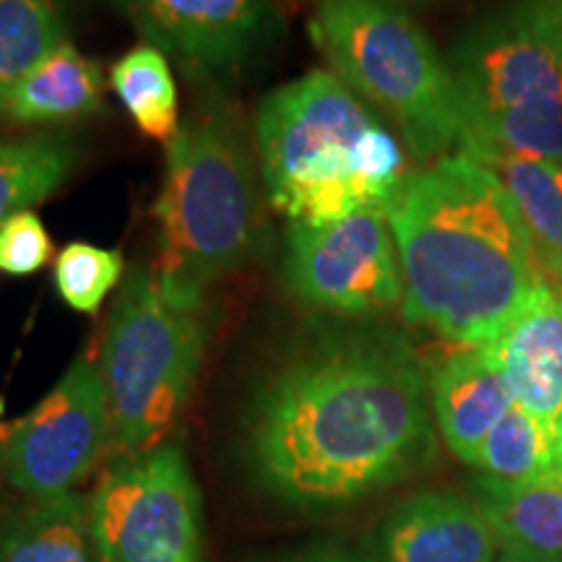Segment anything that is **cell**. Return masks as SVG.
Instances as JSON below:
<instances>
[{"mask_svg": "<svg viewBox=\"0 0 562 562\" xmlns=\"http://www.w3.org/2000/svg\"><path fill=\"white\" fill-rule=\"evenodd\" d=\"M476 503L501 539V547L562 552V482L513 487L482 476Z\"/></svg>", "mask_w": 562, "mask_h": 562, "instance_id": "cell-18", "label": "cell"}, {"mask_svg": "<svg viewBox=\"0 0 562 562\" xmlns=\"http://www.w3.org/2000/svg\"><path fill=\"white\" fill-rule=\"evenodd\" d=\"M550 3H554V9H558L560 16H562V0H550Z\"/></svg>", "mask_w": 562, "mask_h": 562, "instance_id": "cell-29", "label": "cell"}, {"mask_svg": "<svg viewBox=\"0 0 562 562\" xmlns=\"http://www.w3.org/2000/svg\"><path fill=\"white\" fill-rule=\"evenodd\" d=\"M427 381L442 440L463 463L476 467L490 430L513 404L508 381L484 347L453 351Z\"/></svg>", "mask_w": 562, "mask_h": 562, "instance_id": "cell-14", "label": "cell"}, {"mask_svg": "<svg viewBox=\"0 0 562 562\" xmlns=\"http://www.w3.org/2000/svg\"><path fill=\"white\" fill-rule=\"evenodd\" d=\"M277 562H372V560L347 550V547L318 544V547H307V550H300L294 554H286V558H281Z\"/></svg>", "mask_w": 562, "mask_h": 562, "instance_id": "cell-25", "label": "cell"}, {"mask_svg": "<svg viewBox=\"0 0 562 562\" xmlns=\"http://www.w3.org/2000/svg\"><path fill=\"white\" fill-rule=\"evenodd\" d=\"M430 381L404 334L321 323L269 372L248 417V461L284 503L357 501L435 456Z\"/></svg>", "mask_w": 562, "mask_h": 562, "instance_id": "cell-1", "label": "cell"}, {"mask_svg": "<svg viewBox=\"0 0 562 562\" xmlns=\"http://www.w3.org/2000/svg\"><path fill=\"white\" fill-rule=\"evenodd\" d=\"M112 438L110 402L100 364L79 357L58 385L0 440V469L13 487L34 497L74 492Z\"/></svg>", "mask_w": 562, "mask_h": 562, "instance_id": "cell-10", "label": "cell"}, {"mask_svg": "<svg viewBox=\"0 0 562 562\" xmlns=\"http://www.w3.org/2000/svg\"><path fill=\"white\" fill-rule=\"evenodd\" d=\"M463 157L495 175L510 195L544 273V266L562 252V161L526 159L505 151H472Z\"/></svg>", "mask_w": 562, "mask_h": 562, "instance_id": "cell-17", "label": "cell"}, {"mask_svg": "<svg viewBox=\"0 0 562 562\" xmlns=\"http://www.w3.org/2000/svg\"><path fill=\"white\" fill-rule=\"evenodd\" d=\"M201 311L203 305L172 297L149 266L123 281L102 339L100 372L112 440L128 456L161 446L191 398L206 347Z\"/></svg>", "mask_w": 562, "mask_h": 562, "instance_id": "cell-7", "label": "cell"}, {"mask_svg": "<svg viewBox=\"0 0 562 562\" xmlns=\"http://www.w3.org/2000/svg\"><path fill=\"white\" fill-rule=\"evenodd\" d=\"M383 3H391L396 5V9H404V11H417V9H427V5L438 3V0H383Z\"/></svg>", "mask_w": 562, "mask_h": 562, "instance_id": "cell-28", "label": "cell"}, {"mask_svg": "<svg viewBox=\"0 0 562 562\" xmlns=\"http://www.w3.org/2000/svg\"><path fill=\"white\" fill-rule=\"evenodd\" d=\"M560 469H562V432H560Z\"/></svg>", "mask_w": 562, "mask_h": 562, "instance_id": "cell-30", "label": "cell"}, {"mask_svg": "<svg viewBox=\"0 0 562 562\" xmlns=\"http://www.w3.org/2000/svg\"><path fill=\"white\" fill-rule=\"evenodd\" d=\"M459 89V154L505 151L562 161V16L521 0L476 19L448 53Z\"/></svg>", "mask_w": 562, "mask_h": 562, "instance_id": "cell-4", "label": "cell"}, {"mask_svg": "<svg viewBox=\"0 0 562 562\" xmlns=\"http://www.w3.org/2000/svg\"><path fill=\"white\" fill-rule=\"evenodd\" d=\"M378 552L381 562H497L501 539L480 503L430 490L389 513Z\"/></svg>", "mask_w": 562, "mask_h": 562, "instance_id": "cell-13", "label": "cell"}, {"mask_svg": "<svg viewBox=\"0 0 562 562\" xmlns=\"http://www.w3.org/2000/svg\"><path fill=\"white\" fill-rule=\"evenodd\" d=\"M100 562H201V490L178 442L128 456L91 497Z\"/></svg>", "mask_w": 562, "mask_h": 562, "instance_id": "cell-8", "label": "cell"}, {"mask_svg": "<svg viewBox=\"0 0 562 562\" xmlns=\"http://www.w3.org/2000/svg\"><path fill=\"white\" fill-rule=\"evenodd\" d=\"M389 222L404 271V321L461 347L497 339L547 284L510 195L463 154L409 175Z\"/></svg>", "mask_w": 562, "mask_h": 562, "instance_id": "cell-2", "label": "cell"}, {"mask_svg": "<svg viewBox=\"0 0 562 562\" xmlns=\"http://www.w3.org/2000/svg\"><path fill=\"white\" fill-rule=\"evenodd\" d=\"M157 277L182 302L203 305L214 281L248 261L261 232V195L243 133L224 112H203L167 144Z\"/></svg>", "mask_w": 562, "mask_h": 562, "instance_id": "cell-5", "label": "cell"}, {"mask_svg": "<svg viewBox=\"0 0 562 562\" xmlns=\"http://www.w3.org/2000/svg\"><path fill=\"white\" fill-rule=\"evenodd\" d=\"M53 258V240L34 211L24 209L0 224V271L9 277H30Z\"/></svg>", "mask_w": 562, "mask_h": 562, "instance_id": "cell-24", "label": "cell"}, {"mask_svg": "<svg viewBox=\"0 0 562 562\" xmlns=\"http://www.w3.org/2000/svg\"><path fill=\"white\" fill-rule=\"evenodd\" d=\"M518 402L542 425L560 461L562 294L542 284L503 334L484 344Z\"/></svg>", "mask_w": 562, "mask_h": 562, "instance_id": "cell-12", "label": "cell"}, {"mask_svg": "<svg viewBox=\"0 0 562 562\" xmlns=\"http://www.w3.org/2000/svg\"><path fill=\"white\" fill-rule=\"evenodd\" d=\"M311 32L334 74L396 123L414 157L461 146L453 74L409 11L383 0H318Z\"/></svg>", "mask_w": 562, "mask_h": 562, "instance_id": "cell-6", "label": "cell"}, {"mask_svg": "<svg viewBox=\"0 0 562 562\" xmlns=\"http://www.w3.org/2000/svg\"><path fill=\"white\" fill-rule=\"evenodd\" d=\"M121 250L97 248L91 243H70L55 261V286L63 302L76 313L94 315L123 277Z\"/></svg>", "mask_w": 562, "mask_h": 562, "instance_id": "cell-23", "label": "cell"}, {"mask_svg": "<svg viewBox=\"0 0 562 562\" xmlns=\"http://www.w3.org/2000/svg\"><path fill=\"white\" fill-rule=\"evenodd\" d=\"M256 149L271 206L305 227L362 209L389 214L406 178L398 140L334 70H311L266 97Z\"/></svg>", "mask_w": 562, "mask_h": 562, "instance_id": "cell-3", "label": "cell"}, {"mask_svg": "<svg viewBox=\"0 0 562 562\" xmlns=\"http://www.w3.org/2000/svg\"><path fill=\"white\" fill-rule=\"evenodd\" d=\"M286 292L336 318H370L404 302V271L383 209L326 227L290 224L281 258Z\"/></svg>", "mask_w": 562, "mask_h": 562, "instance_id": "cell-9", "label": "cell"}, {"mask_svg": "<svg viewBox=\"0 0 562 562\" xmlns=\"http://www.w3.org/2000/svg\"><path fill=\"white\" fill-rule=\"evenodd\" d=\"M110 87L144 136L170 144L180 131L178 87L159 47L138 45L125 53L110 70Z\"/></svg>", "mask_w": 562, "mask_h": 562, "instance_id": "cell-19", "label": "cell"}, {"mask_svg": "<svg viewBox=\"0 0 562 562\" xmlns=\"http://www.w3.org/2000/svg\"><path fill=\"white\" fill-rule=\"evenodd\" d=\"M63 42L60 0H0V108Z\"/></svg>", "mask_w": 562, "mask_h": 562, "instance_id": "cell-21", "label": "cell"}, {"mask_svg": "<svg viewBox=\"0 0 562 562\" xmlns=\"http://www.w3.org/2000/svg\"><path fill=\"white\" fill-rule=\"evenodd\" d=\"M497 562H562V552H537L524 547H501Z\"/></svg>", "mask_w": 562, "mask_h": 562, "instance_id": "cell-26", "label": "cell"}, {"mask_svg": "<svg viewBox=\"0 0 562 562\" xmlns=\"http://www.w3.org/2000/svg\"><path fill=\"white\" fill-rule=\"evenodd\" d=\"M102 94L100 63L63 42L11 91L0 108V121L16 125L79 121L102 108Z\"/></svg>", "mask_w": 562, "mask_h": 562, "instance_id": "cell-15", "label": "cell"}, {"mask_svg": "<svg viewBox=\"0 0 562 562\" xmlns=\"http://www.w3.org/2000/svg\"><path fill=\"white\" fill-rule=\"evenodd\" d=\"M149 45L201 74L232 70L261 45L271 0H115Z\"/></svg>", "mask_w": 562, "mask_h": 562, "instance_id": "cell-11", "label": "cell"}, {"mask_svg": "<svg viewBox=\"0 0 562 562\" xmlns=\"http://www.w3.org/2000/svg\"><path fill=\"white\" fill-rule=\"evenodd\" d=\"M544 279L552 290H558L562 294V252L544 266Z\"/></svg>", "mask_w": 562, "mask_h": 562, "instance_id": "cell-27", "label": "cell"}, {"mask_svg": "<svg viewBox=\"0 0 562 562\" xmlns=\"http://www.w3.org/2000/svg\"><path fill=\"white\" fill-rule=\"evenodd\" d=\"M0 562H100L91 501L66 492L34 503L0 533Z\"/></svg>", "mask_w": 562, "mask_h": 562, "instance_id": "cell-16", "label": "cell"}, {"mask_svg": "<svg viewBox=\"0 0 562 562\" xmlns=\"http://www.w3.org/2000/svg\"><path fill=\"white\" fill-rule=\"evenodd\" d=\"M74 170V149L55 136L0 138V224L58 191Z\"/></svg>", "mask_w": 562, "mask_h": 562, "instance_id": "cell-22", "label": "cell"}, {"mask_svg": "<svg viewBox=\"0 0 562 562\" xmlns=\"http://www.w3.org/2000/svg\"><path fill=\"white\" fill-rule=\"evenodd\" d=\"M476 467L484 472V480L513 484V487L562 482V469L550 438L518 402H513L508 412L495 422Z\"/></svg>", "mask_w": 562, "mask_h": 562, "instance_id": "cell-20", "label": "cell"}]
</instances>
